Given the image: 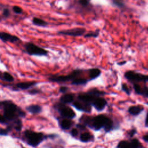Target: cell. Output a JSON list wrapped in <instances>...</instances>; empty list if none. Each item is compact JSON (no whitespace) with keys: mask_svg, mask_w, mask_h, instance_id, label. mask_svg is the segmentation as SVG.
Here are the masks:
<instances>
[{"mask_svg":"<svg viewBox=\"0 0 148 148\" xmlns=\"http://www.w3.org/2000/svg\"><path fill=\"white\" fill-rule=\"evenodd\" d=\"M25 136L27 139L28 144L34 147L38 146L44 139V135L42 133L31 131H25Z\"/></svg>","mask_w":148,"mask_h":148,"instance_id":"6da1fadb","label":"cell"},{"mask_svg":"<svg viewBox=\"0 0 148 148\" xmlns=\"http://www.w3.org/2000/svg\"><path fill=\"white\" fill-rule=\"evenodd\" d=\"M1 105L3 106L4 108V117L7 120H12L14 118L16 112L17 110V107L16 105L10 102L4 101L0 102Z\"/></svg>","mask_w":148,"mask_h":148,"instance_id":"7a4b0ae2","label":"cell"},{"mask_svg":"<svg viewBox=\"0 0 148 148\" xmlns=\"http://www.w3.org/2000/svg\"><path fill=\"white\" fill-rule=\"evenodd\" d=\"M125 77L131 82L136 83L138 82H148V75L135 72L134 71H127L124 74Z\"/></svg>","mask_w":148,"mask_h":148,"instance_id":"3957f363","label":"cell"},{"mask_svg":"<svg viewBox=\"0 0 148 148\" xmlns=\"http://www.w3.org/2000/svg\"><path fill=\"white\" fill-rule=\"evenodd\" d=\"M25 49L27 53L29 55L46 56L47 54V50L32 43H27L25 45Z\"/></svg>","mask_w":148,"mask_h":148,"instance_id":"277c9868","label":"cell"},{"mask_svg":"<svg viewBox=\"0 0 148 148\" xmlns=\"http://www.w3.org/2000/svg\"><path fill=\"white\" fill-rule=\"evenodd\" d=\"M82 73V70L76 69L70 74L66 76H53L49 78V80L52 82H65L68 81H72L75 78L77 77Z\"/></svg>","mask_w":148,"mask_h":148,"instance_id":"5b68a950","label":"cell"},{"mask_svg":"<svg viewBox=\"0 0 148 148\" xmlns=\"http://www.w3.org/2000/svg\"><path fill=\"white\" fill-rule=\"evenodd\" d=\"M109 118L105 115L100 114L92 118L91 128L95 130H99L104 127Z\"/></svg>","mask_w":148,"mask_h":148,"instance_id":"8992f818","label":"cell"},{"mask_svg":"<svg viewBox=\"0 0 148 148\" xmlns=\"http://www.w3.org/2000/svg\"><path fill=\"white\" fill-rule=\"evenodd\" d=\"M58 34L63 35H67L71 36H81L84 35L86 34V29L84 28L81 27H76L71 29H64L58 32Z\"/></svg>","mask_w":148,"mask_h":148,"instance_id":"52a82bcc","label":"cell"},{"mask_svg":"<svg viewBox=\"0 0 148 148\" xmlns=\"http://www.w3.org/2000/svg\"><path fill=\"white\" fill-rule=\"evenodd\" d=\"M58 110L60 114L64 118L72 119L76 116L75 112L71 108L65 106L64 103L59 106Z\"/></svg>","mask_w":148,"mask_h":148,"instance_id":"ba28073f","label":"cell"},{"mask_svg":"<svg viewBox=\"0 0 148 148\" xmlns=\"http://www.w3.org/2000/svg\"><path fill=\"white\" fill-rule=\"evenodd\" d=\"M72 105L79 110L87 113H90L91 112V105L90 103L79 100L74 102Z\"/></svg>","mask_w":148,"mask_h":148,"instance_id":"9c48e42d","label":"cell"},{"mask_svg":"<svg viewBox=\"0 0 148 148\" xmlns=\"http://www.w3.org/2000/svg\"><path fill=\"white\" fill-rule=\"evenodd\" d=\"M106 101L102 97H97L92 101L91 105L98 110L102 111L106 106Z\"/></svg>","mask_w":148,"mask_h":148,"instance_id":"30bf717a","label":"cell"},{"mask_svg":"<svg viewBox=\"0 0 148 148\" xmlns=\"http://www.w3.org/2000/svg\"><path fill=\"white\" fill-rule=\"evenodd\" d=\"M0 39L4 42H9L12 43L16 42L20 40L19 38L17 36L5 32H0Z\"/></svg>","mask_w":148,"mask_h":148,"instance_id":"8fae6325","label":"cell"},{"mask_svg":"<svg viewBox=\"0 0 148 148\" xmlns=\"http://www.w3.org/2000/svg\"><path fill=\"white\" fill-rule=\"evenodd\" d=\"M134 88L136 94L148 98V87H142L137 83H134Z\"/></svg>","mask_w":148,"mask_h":148,"instance_id":"7c38bea8","label":"cell"},{"mask_svg":"<svg viewBox=\"0 0 148 148\" xmlns=\"http://www.w3.org/2000/svg\"><path fill=\"white\" fill-rule=\"evenodd\" d=\"M78 99L79 101H83L88 103H90L91 105L92 101H94V99L97 98L95 97L94 96L91 95L90 94H89L88 92L87 93H82L80 94L78 96Z\"/></svg>","mask_w":148,"mask_h":148,"instance_id":"4fadbf2b","label":"cell"},{"mask_svg":"<svg viewBox=\"0 0 148 148\" xmlns=\"http://www.w3.org/2000/svg\"><path fill=\"white\" fill-rule=\"evenodd\" d=\"M143 110V108L142 106H132L128 109V112L132 116H138Z\"/></svg>","mask_w":148,"mask_h":148,"instance_id":"5bb4252c","label":"cell"},{"mask_svg":"<svg viewBox=\"0 0 148 148\" xmlns=\"http://www.w3.org/2000/svg\"><path fill=\"white\" fill-rule=\"evenodd\" d=\"M73 99H74V96L71 94H67L63 95L60 98V101L64 104L72 103Z\"/></svg>","mask_w":148,"mask_h":148,"instance_id":"9a60e30c","label":"cell"},{"mask_svg":"<svg viewBox=\"0 0 148 148\" xmlns=\"http://www.w3.org/2000/svg\"><path fill=\"white\" fill-rule=\"evenodd\" d=\"M101 71L98 68H92L89 69L90 80H93L97 78L101 75Z\"/></svg>","mask_w":148,"mask_h":148,"instance_id":"2e32d148","label":"cell"},{"mask_svg":"<svg viewBox=\"0 0 148 148\" xmlns=\"http://www.w3.org/2000/svg\"><path fill=\"white\" fill-rule=\"evenodd\" d=\"M36 84V82H20L18 83H17L16 86L22 90H25L28 89L29 87H32L34 84Z\"/></svg>","mask_w":148,"mask_h":148,"instance_id":"e0dca14e","label":"cell"},{"mask_svg":"<svg viewBox=\"0 0 148 148\" xmlns=\"http://www.w3.org/2000/svg\"><path fill=\"white\" fill-rule=\"evenodd\" d=\"M27 109L31 113L37 114L41 112L42 108L39 105H31L27 108Z\"/></svg>","mask_w":148,"mask_h":148,"instance_id":"ac0fdd59","label":"cell"},{"mask_svg":"<svg viewBox=\"0 0 148 148\" xmlns=\"http://www.w3.org/2000/svg\"><path fill=\"white\" fill-rule=\"evenodd\" d=\"M32 23L33 24L39 27H46L48 24L46 21L38 17H34L32 18Z\"/></svg>","mask_w":148,"mask_h":148,"instance_id":"d6986e66","label":"cell"},{"mask_svg":"<svg viewBox=\"0 0 148 148\" xmlns=\"http://www.w3.org/2000/svg\"><path fill=\"white\" fill-rule=\"evenodd\" d=\"M60 125L62 129L68 130L71 127V126L72 125V122L71 120H70V119H64V120H62L60 122Z\"/></svg>","mask_w":148,"mask_h":148,"instance_id":"ffe728a7","label":"cell"},{"mask_svg":"<svg viewBox=\"0 0 148 148\" xmlns=\"http://www.w3.org/2000/svg\"><path fill=\"white\" fill-rule=\"evenodd\" d=\"M77 3L83 9H90L91 6V0H77Z\"/></svg>","mask_w":148,"mask_h":148,"instance_id":"44dd1931","label":"cell"},{"mask_svg":"<svg viewBox=\"0 0 148 148\" xmlns=\"http://www.w3.org/2000/svg\"><path fill=\"white\" fill-rule=\"evenodd\" d=\"M87 82V80L84 78L76 77L72 80V84L74 85H84Z\"/></svg>","mask_w":148,"mask_h":148,"instance_id":"7402d4cb","label":"cell"},{"mask_svg":"<svg viewBox=\"0 0 148 148\" xmlns=\"http://www.w3.org/2000/svg\"><path fill=\"white\" fill-rule=\"evenodd\" d=\"M92 138V136L90 133L84 132L81 134L80 136V140L83 142H87L90 141Z\"/></svg>","mask_w":148,"mask_h":148,"instance_id":"603a6c76","label":"cell"},{"mask_svg":"<svg viewBox=\"0 0 148 148\" xmlns=\"http://www.w3.org/2000/svg\"><path fill=\"white\" fill-rule=\"evenodd\" d=\"M89 94H90L91 95L94 96L95 97H100L102 95H103L105 92H104L103 91H99L97 89H92V90H90L88 92Z\"/></svg>","mask_w":148,"mask_h":148,"instance_id":"cb8c5ba5","label":"cell"},{"mask_svg":"<svg viewBox=\"0 0 148 148\" xmlns=\"http://www.w3.org/2000/svg\"><path fill=\"white\" fill-rule=\"evenodd\" d=\"M117 148H131V146L130 142L127 140H121L118 143Z\"/></svg>","mask_w":148,"mask_h":148,"instance_id":"d4e9b609","label":"cell"},{"mask_svg":"<svg viewBox=\"0 0 148 148\" xmlns=\"http://www.w3.org/2000/svg\"><path fill=\"white\" fill-rule=\"evenodd\" d=\"M99 31L98 30L94 31H91L87 34H85L84 35V38H97L99 35Z\"/></svg>","mask_w":148,"mask_h":148,"instance_id":"484cf974","label":"cell"},{"mask_svg":"<svg viewBox=\"0 0 148 148\" xmlns=\"http://www.w3.org/2000/svg\"><path fill=\"white\" fill-rule=\"evenodd\" d=\"M130 144L131 148H140L141 147V143L139 142L138 139H133L131 140Z\"/></svg>","mask_w":148,"mask_h":148,"instance_id":"4316f807","label":"cell"},{"mask_svg":"<svg viewBox=\"0 0 148 148\" xmlns=\"http://www.w3.org/2000/svg\"><path fill=\"white\" fill-rule=\"evenodd\" d=\"M113 4L119 8H124L125 7V5L123 0H112Z\"/></svg>","mask_w":148,"mask_h":148,"instance_id":"83f0119b","label":"cell"},{"mask_svg":"<svg viewBox=\"0 0 148 148\" xmlns=\"http://www.w3.org/2000/svg\"><path fill=\"white\" fill-rule=\"evenodd\" d=\"M3 77L4 79L8 82H12L13 80V76L9 73L8 72H5L3 73Z\"/></svg>","mask_w":148,"mask_h":148,"instance_id":"f1b7e54d","label":"cell"},{"mask_svg":"<svg viewBox=\"0 0 148 148\" xmlns=\"http://www.w3.org/2000/svg\"><path fill=\"white\" fill-rule=\"evenodd\" d=\"M121 90L123 91H124L127 95H130L131 90H130V89L129 88V87L127 86V85L126 84H125V83L122 84V85H121Z\"/></svg>","mask_w":148,"mask_h":148,"instance_id":"f546056e","label":"cell"},{"mask_svg":"<svg viewBox=\"0 0 148 148\" xmlns=\"http://www.w3.org/2000/svg\"><path fill=\"white\" fill-rule=\"evenodd\" d=\"M13 12L16 14H21L23 12V9L21 8L18 6H14L12 8Z\"/></svg>","mask_w":148,"mask_h":148,"instance_id":"4dcf8cb0","label":"cell"},{"mask_svg":"<svg viewBox=\"0 0 148 148\" xmlns=\"http://www.w3.org/2000/svg\"><path fill=\"white\" fill-rule=\"evenodd\" d=\"M10 14V12L9 10L8 9H4L3 10V13H2V15L3 16V17H8Z\"/></svg>","mask_w":148,"mask_h":148,"instance_id":"1f68e13d","label":"cell"},{"mask_svg":"<svg viewBox=\"0 0 148 148\" xmlns=\"http://www.w3.org/2000/svg\"><path fill=\"white\" fill-rule=\"evenodd\" d=\"M71 134L73 136H76L78 134V131L76 128H73L71 131Z\"/></svg>","mask_w":148,"mask_h":148,"instance_id":"d6a6232c","label":"cell"},{"mask_svg":"<svg viewBox=\"0 0 148 148\" xmlns=\"http://www.w3.org/2000/svg\"><path fill=\"white\" fill-rule=\"evenodd\" d=\"M8 131L6 129H3V128L0 129V135H6L8 134Z\"/></svg>","mask_w":148,"mask_h":148,"instance_id":"836d02e7","label":"cell"},{"mask_svg":"<svg viewBox=\"0 0 148 148\" xmlns=\"http://www.w3.org/2000/svg\"><path fill=\"white\" fill-rule=\"evenodd\" d=\"M136 133V130L135 129H132V130H131V131H130L128 132V134H129L130 137L133 136Z\"/></svg>","mask_w":148,"mask_h":148,"instance_id":"e575fe53","label":"cell"},{"mask_svg":"<svg viewBox=\"0 0 148 148\" xmlns=\"http://www.w3.org/2000/svg\"><path fill=\"white\" fill-rule=\"evenodd\" d=\"M67 90H68V88H67V87H60V91L61 92L64 93V92H65L67 91Z\"/></svg>","mask_w":148,"mask_h":148,"instance_id":"d590c367","label":"cell"},{"mask_svg":"<svg viewBox=\"0 0 148 148\" xmlns=\"http://www.w3.org/2000/svg\"><path fill=\"white\" fill-rule=\"evenodd\" d=\"M6 119L4 116H2L0 114V123H4L6 121Z\"/></svg>","mask_w":148,"mask_h":148,"instance_id":"8d00e7d4","label":"cell"},{"mask_svg":"<svg viewBox=\"0 0 148 148\" xmlns=\"http://www.w3.org/2000/svg\"><path fill=\"white\" fill-rule=\"evenodd\" d=\"M143 139L145 142H148V134L145 135L143 136Z\"/></svg>","mask_w":148,"mask_h":148,"instance_id":"74e56055","label":"cell"},{"mask_svg":"<svg viewBox=\"0 0 148 148\" xmlns=\"http://www.w3.org/2000/svg\"><path fill=\"white\" fill-rule=\"evenodd\" d=\"M30 94H36V93H37V92H38V90H31V91H29V92Z\"/></svg>","mask_w":148,"mask_h":148,"instance_id":"f35d334b","label":"cell"},{"mask_svg":"<svg viewBox=\"0 0 148 148\" xmlns=\"http://www.w3.org/2000/svg\"><path fill=\"white\" fill-rule=\"evenodd\" d=\"M145 125L148 127V112L147 113L146 120H145Z\"/></svg>","mask_w":148,"mask_h":148,"instance_id":"ab89813d","label":"cell"},{"mask_svg":"<svg viewBox=\"0 0 148 148\" xmlns=\"http://www.w3.org/2000/svg\"><path fill=\"white\" fill-rule=\"evenodd\" d=\"M126 63V61H121V62H118L117 64L119 65H123L124 64H125Z\"/></svg>","mask_w":148,"mask_h":148,"instance_id":"60d3db41","label":"cell"},{"mask_svg":"<svg viewBox=\"0 0 148 148\" xmlns=\"http://www.w3.org/2000/svg\"><path fill=\"white\" fill-rule=\"evenodd\" d=\"M1 20V16H0V21Z\"/></svg>","mask_w":148,"mask_h":148,"instance_id":"b9f144b4","label":"cell"},{"mask_svg":"<svg viewBox=\"0 0 148 148\" xmlns=\"http://www.w3.org/2000/svg\"><path fill=\"white\" fill-rule=\"evenodd\" d=\"M146 104L148 105V102H146Z\"/></svg>","mask_w":148,"mask_h":148,"instance_id":"7bdbcfd3","label":"cell"}]
</instances>
